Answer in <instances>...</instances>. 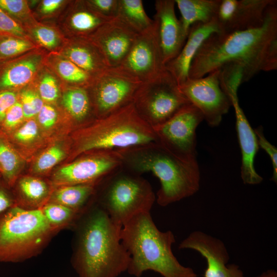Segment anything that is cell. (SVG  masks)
I'll use <instances>...</instances> for the list:
<instances>
[{"instance_id":"3","label":"cell","mask_w":277,"mask_h":277,"mask_svg":"<svg viewBox=\"0 0 277 277\" xmlns=\"http://www.w3.org/2000/svg\"><path fill=\"white\" fill-rule=\"evenodd\" d=\"M121 242L130 255L127 271L140 277L147 270L163 277H197L194 270L182 265L172 249L175 242L170 230L160 231L154 224L150 212L138 213L122 226Z\"/></svg>"},{"instance_id":"46","label":"cell","mask_w":277,"mask_h":277,"mask_svg":"<svg viewBox=\"0 0 277 277\" xmlns=\"http://www.w3.org/2000/svg\"><path fill=\"white\" fill-rule=\"evenodd\" d=\"M255 277H277V272L273 269L266 270Z\"/></svg>"},{"instance_id":"27","label":"cell","mask_w":277,"mask_h":277,"mask_svg":"<svg viewBox=\"0 0 277 277\" xmlns=\"http://www.w3.org/2000/svg\"><path fill=\"white\" fill-rule=\"evenodd\" d=\"M22 155L8 136L0 130V170L4 182L12 188L18 179L23 167Z\"/></svg>"},{"instance_id":"7","label":"cell","mask_w":277,"mask_h":277,"mask_svg":"<svg viewBox=\"0 0 277 277\" xmlns=\"http://www.w3.org/2000/svg\"><path fill=\"white\" fill-rule=\"evenodd\" d=\"M122 169L99 184L101 190L96 203L121 227L134 215L150 212L156 200L147 180L139 174Z\"/></svg>"},{"instance_id":"19","label":"cell","mask_w":277,"mask_h":277,"mask_svg":"<svg viewBox=\"0 0 277 277\" xmlns=\"http://www.w3.org/2000/svg\"><path fill=\"white\" fill-rule=\"evenodd\" d=\"M221 33L215 19L205 23H196L190 28L185 43L178 55L165 65L178 85L188 78L192 62L204 42L211 35Z\"/></svg>"},{"instance_id":"28","label":"cell","mask_w":277,"mask_h":277,"mask_svg":"<svg viewBox=\"0 0 277 277\" xmlns=\"http://www.w3.org/2000/svg\"><path fill=\"white\" fill-rule=\"evenodd\" d=\"M116 18L138 34L147 30L153 24V19L146 13L141 0H119Z\"/></svg>"},{"instance_id":"38","label":"cell","mask_w":277,"mask_h":277,"mask_svg":"<svg viewBox=\"0 0 277 277\" xmlns=\"http://www.w3.org/2000/svg\"><path fill=\"white\" fill-rule=\"evenodd\" d=\"M88 5L99 15L108 20L116 17L119 0H90Z\"/></svg>"},{"instance_id":"17","label":"cell","mask_w":277,"mask_h":277,"mask_svg":"<svg viewBox=\"0 0 277 277\" xmlns=\"http://www.w3.org/2000/svg\"><path fill=\"white\" fill-rule=\"evenodd\" d=\"M174 0H157L153 25L165 65L175 58L183 48L187 35L175 13Z\"/></svg>"},{"instance_id":"11","label":"cell","mask_w":277,"mask_h":277,"mask_svg":"<svg viewBox=\"0 0 277 277\" xmlns=\"http://www.w3.org/2000/svg\"><path fill=\"white\" fill-rule=\"evenodd\" d=\"M204 120L201 112L189 104L164 123L153 127L157 142L179 158L196 161V129Z\"/></svg>"},{"instance_id":"20","label":"cell","mask_w":277,"mask_h":277,"mask_svg":"<svg viewBox=\"0 0 277 277\" xmlns=\"http://www.w3.org/2000/svg\"><path fill=\"white\" fill-rule=\"evenodd\" d=\"M65 49V57L93 77L109 68L88 37H75Z\"/></svg>"},{"instance_id":"35","label":"cell","mask_w":277,"mask_h":277,"mask_svg":"<svg viewBox=\"0 0 277 277\" xmlns=\"http://www.w3.org/2000/svg\"><path fill=\"white\" fill-rule=\"evenodd\" d=\"M20 102H17L7 111L0 124V130L9 135L18 128L25 121Z\"/></svg>"},{"instance_id":"4","label":"cell","mask_w":277,"mask_h":277,"mask_svg":"<svg viewBox=\"0 0 277 277\" xmlns=\"http://www.w3.org/2000/svg\"><path fill=\"white\" fill-rule=\"evenodd\" d=\"M125 167L140 175L152 172L161 186L156 201L161 206L190 197L200 189V172L197 161L176 156L159 143L116 151Z\"/></svg>"},{"instance_id":"43","label":"cell","mask_w":277,"mask_h":277,"mask_svg":"<svg viewBox=\"0 0 277 277\" xmlns=\"http://www.w3.org/2000/svg\"><path fill=\"white\" fill-rule=\"evenodd\" d=\"M17 102L16 93L10 90L0 91V124L9 109Z\"/></svg>"},{"instance_id":"10","label":"cell","mask_w":277,"mask_h":277,"mask_svg":"<svg viewBox=\"0 0 277 277\" xmlns=\"http://www.w3.org/2000/svg\"><path fill=\"white\" fill-rule=\"evenodd\" d=\"M81 155L54 172L51 179L54 188L66 185H98L123 168L116 151H95Z\"/></svg>"},{"instance_id":"29","label":"cell","mask_w":277,"mask_h":277,"mask_svg":"<svg viewBox=\"0 0 277 277\" xmlns=\"http://www.w3.org/2000/svg\"><path fill=\"white\" fill-rule=\"evenodd\" d=\"M41 209L50 226L56 232L75 223L82 212L52 202L47 203Z\"/></svg>"},{"instance_id":"30","label":"cell","mask_w":277,"mask_h":277,"mask_svg":"<svg viewBox=\"0 0 277 277\" xmlns=\"http://www.w3.org/2000/svg\"><path fill=\"white\" fill-rule=\"evenodd\" d=\"M16 149L30 148L38 144L44 134L34 119L26 120L15 131L7 135Z\"/></svg>"},{"instance_id":"47","label":"cell","mask_w":277,"mask_h":277,"mask_svg":"<svg viewBox=\"0 0 277 277\" xmlns=\"http://www.w3.org/2000/svg\"><path fill=\"white\" fill-rule=\"evenodd\" d=\"M1 177H2V175H1V174H0V178H1Z\"/></svg>"},{"instance_id":"15","label":"cell","mask_w":277,"mask_h":277,"mask_svg":"<svg viewBox=\"0 0 277 277\" xmlns=\"http://www.w3.org/2000/svg\"><path fill=\"white\" fill-rule=\"evenodd\" d=\"M275 0H221L215 16L221 33L261 26L267 10Z\"/></svg>"},{"instance_id":"8","label":"cell","mask_w":277,"mask_h":277,"mask_svg":"<svg viewBox=\"0 0 277 277\" xmlns=\"http://www.w3.org/2000/svg\"><path fill=\"white\" fill-rule=\"evenodd\" d=\"M132 104L138 115L153 128L164 123L190 103L166 70L155 78L142 82Z\"/></svg>"},{"instance_id":"5","label":"cell","mask_w":277,"mask_h":277,"mask_svg":"<svg viewBox=\"0 0 277 277\" xmlns=\"http://www.w3.org/2000/svg\"><path fill=\"white\" fill-rule=\"evenodd\" d=\"M158 143L152 128L136 112L132 103L76 129L70 153L74 159L92 151H118Z\"/></svg>"},{"instance_id":"13","label":"cell","mask_w":277,"mask_h":277,"mask_svg":"<svg viewBox=\"0 0 277 277\" xmlns=\"http://www.w3.org/2000/svg\"><path fill=\"white\" fill-rule=\"evenodd\" d=\"M118 67L142 82L153 79L166 70L153 24L150 28L138 34Z\"/></svg>"},{"instance_id":"37","label":"cell","mask_w":277,"mask_h":277,"mask_svg":"<svg viewBox=\"0 0 277 277\" xmlns=\"http://www.w3.org/2000/svg\"><path fill=\"white\" fill-rule=\"evenodd\" d=\"M38 94L44 102H54L59 96V89L55 78L46 73L41 79L38 86Z\"/></svg>"},{"instance_id":"21","label":"cell","mask_w":277,"mask_h":277,"mask_svg":"<svg viewBox=\"0 0 277 277\" xmlns=\"http://www.w3.org/2000/svg\"><path fill=\"white\" fill-rule=\"evenodd\" d=\"M14 185L19 197L16 205L29 210L41 209L48 202L54 189L43 180L32 176L17 179Z\"/></svg>"},{"instance_id":"31","label":"cell","mask_w":277,"mask_h":277,"mask_svg":"<svg viewBox=\"0 0 277 277\" xmlns=\"http://www.w3.org/2000/svg\"><path fill=\"white\" fill-rule=\"evenodd\" d=\"M56 68L61 77L72 87L87 88L94 77L66 57L57 62Z\"/></svg>"},{"instance_id":"1","label":"cell","mask_w":277,"mask_h":277,"mask_svg":"<svg viewBox=\"0 0 277 277\" xmlns=\"http://www.w3.org/2000/svg\"><path fill=\"white\" fill-rule=\"evenodd\" d=\"M230 63L244 68L246 82L260 72L277 69L276 1L268 8L261 26L209 36L196 53L188 77H203Z\"/></svg>"},{"instance_id":"42","label":"cell","mask_w":277,"mask_h":277,"mask_svg":"<svg viewBox=\"0 0 277 277\" xmlns=\"http://www.w3.org/2000/svg\"><path fill=\"white\" fill-rule=\"evenodd\" d=\"M0 32L22 38L26 37L22 26L0 8Z\"/></svg>"},{"instance_id":"40","label":"cell","mask_w":277,"mask_h":277,"mask_svg":"<svg viewBox=\"0 0 277 277\" xmlns=\"http://www.w3.org/2000/svg\"><path fill=\"white\" fill-rule=\"evenodd\" d=\"M256 134L259 146L263 149L269 155L272 164L273 175L271 180L276 183L277 181V149L265 138L263 133L262 126L258 127L254 130Z\"/></svg>"},{"instance_id":"39","label":"cell","mask_w":277,"mask_h":277,"mask_svg":"<svg viewBox=\"0 0 277 277\" xmlns=\"http://www.w3.org/2000/svg\"><path fill=\"white\" fill-rule=\"evenodd\" d=\"M32 33L38 43L46 48L53 49L58 45V34L54 29L49 27L37 26L33 29Z\"/></svg>"},{"instance_id":"6","label":"cell","mask_w":277,"mask_h":277,"mask_svg":"<svg viewBox=\"0 0 277 277\" xmlns=\"http://www.w3.org/2000/svg\"><path fill=\"white\" fill-rule=\"evenodd\" d=\"M56 232L41 209L14 205L0 214V262H21L35 256Z\"/></svg>"},{"instance_id":"26","label":"cell","mask_w":277,"mask_h":277,"mask_svg":"<svg viewBox=\"0 0 277 277\" xmlns=\"http://www.w3.org/2000/svg\"><path fill=\"white\" fill-rule=\"evenodd\" d=\"M68 21L75 37H88L108 20L96 12L87 1L75 3Z\"/></svg>"},{"instance_id":"44","label":"cell","mask_w":277,"mask_h":277,"mask_svg":"<svg viewBox=\"0 0 277 277\" xmlns=\"http://www.w3.org/2000/svg\"><path fill=\"white\" fill-rule=\"evenodd\" d=\"M10 188L4 182L0 183V214L7 209L16 205L15 200L9 192Z\"/></svg>"},{"instance_id":"36","label":"cell","mask_w":277,"mask_h":277,"mask_svg":"<svg viewBox=\"0 0 277 277\" xmlns=\"http://www.w3.org/2000/svg\"><path fill=\"white\" fill-rule=\"evenodd\" d=\"M36 117V121L44 135L52 132L56 128L58 115L57 111L52 106L44 104Z\"/></svg>"},{"instance_id":"41","label":"cell","mask_w":277,"mask_h":277,"mask_svg":"<svg viewBox=\"0 0 277 277\" xmlns=\"http://www.w3.org/2000/svg\"><path fill=\"white\" fill-rule=\"evenodd\" d=\"M0 8L20 19L26 18L30 13L27 2L24 0H0Z\"/></svg>"},{"instance_id":"2","label":"cell","mask_w":277,"mask_h":277,"mask_svg":"<svg viewBox=\"0 0 277 277\" xmlns=\"http://www.w3.org/2000/svg\"><path fill=\"white\" fill-rule=\"evenodd\" d=\"M75 224L73 265L80 277H117L127 270L130 255L121 242L122 227L96 203Z\"/></svg>"},{"instance_id":"24","label":"cell","mask_w":277,"mask_h":277,"mask_svg":"<svg viewBox=\"0 0 277 277\" xmlns=\"http://www.w3.org/2000/svg\"><path fill=\"white\" fill-rule=\"evenodd\" d=\"M98 185L84 184L59 186L54 188L48 202L57 203L82 212L96 192Z\"/></svg>"},{"instance_id":"18","label":"cell","mask_w":277,"mask_h":277,"mask_svg":"<svg viewBox=\"0 0 277 277\" xmlns=\"http://www.w3.org/2000/svg\"><path fill=\"white\" fill-rule=\"evenodd\" d=\"M229 100L234 109L236 129L242 153L241 179L245 184H259L263 179L256 172L254 166L259 148L256 134L240 106L238 96H232Z\"/></svg>"},{"instance_id":"23","label":"cell","mask_w":277,"mask_h":277,"mask_svg":"<svg viewBox=\"0 0 277 277\" xmlns=\"http://www.w3.org/2000/svg\"><path fill=\"white\" fill-rule=\"evenodd\" d=\"M181 14L183 30L188 36L196 23L205 24L215 18L221 0H174Z\"/></svg>"},{"instance_id":"25","label":"cell","mask_w":277,"mask_h":277,"mask_svg":"<svg viewBox=\"0 0 277 277\" xmlns=\"http://www.w3.org/2000/svg\"><path fill=\"white\" fill-rule=\"evenodd\" d=\"M41 62L39 55H33L10 65L0 77V89L9 90L29 83L36 73Z\"/></svg>"},{"instance_id":"12","label":"cell","mask_w":277,"mask_h":277,"mask_svg":"<svg viewBox=\"0 0 277 277\" xmlns=\"http://www.w3.org/2000/svg\"><path fill=\"white\" fill-rule=\"evenodd\" d=\"M179 87L190 103L201 112L204 120L211 127L219 126L231 106L220 86L219 70L202 77H188Z\"/></svg>"},{"instance_id":"45","label":"cell","mask_w":277,"mask_h":277,"mask_svg":"<svg viewBox=\"0 0 277 277\" xmlns=\"http://www.w3.org/2000/svg\"><path fill=\"white\" fill-rule=\"evenodd\" d=\"M63 2L62 0H44L41 2L40 9L44 13H52L57 10Z\"/></svg>"},{"instance_id":"48","label":"cell","mask_w":277,"mask_h":277,"mask_svg":"<svg viewBox=\"0 0 277 277\" xmlns=\"http://www.w3.org/2000/svg\"><path fill=\"white\" fill-rule=\"evenodd\" d=\"M0 174H1V170H0Z\"/></svg>"},{"instance_id":"14","label":"cell","mask_w":277,"mask_h":277,"mask_svg":"<svg viewBox=\"0 0 277 277\" xmlns=\"http://www.w3.org/2000/svg\"><path fill=\"white\" fill-rule=\"evenodd\" d=\"M179 248L196 251L206 260L204 277H245L239 265L228 264L230 256L224 242L205 232H192L180 243Z\"/></svg>"},{"instance_id":"33","label":"cell","mask_w":277,"mask_h":277,"mask_svg":"<svg viewBox=\"0 0 277 277\" xmlns=\"http://www.w3.org/2000/svg\"><path fill=\"white\" fill-rule=\"evenodd\" d=\"M34 45L25 38L10 36L0 40V57L15 56L29 51Z\"/></svg>"},{"instance_id":"16","label":"cell","mask_w":277,"mask_h":277,"mask_svg":"<svg viewBox=\"0 0 277 277\" xmlns=\"http://www.w3.org/2000/svg\"><path fill=\"white\" fill-rule=\"evenodd\" d=\"M138 33L117 18L108 21L88 38L97 48L108 67L120 65Z\"/></svg>"},{"instance_id":"34","label":"cell","mask_w":277,"mask_h":277,"mask_svg":"<svg viewBox=\"0 0 277 277\" xmlns=\"http://www.w3.org/2000/svg\"><path fill=\"white\" fill-rule=\"evenodd\" d=\"M19 98L26 120L37 116L44 105L38 93L31 90H23Z\"/></svg>"},{"instance_id":"32","label":"cell","mask_w":277,"mask_h":277,"mask_svg":"<svg viewBox=\"0 0 277 277\" xmlns=\"http://www.w3.org/2000/svg\"><path fill=\"white\" fill-rule=\"evenodd\" d=\"M67 155L66 149L60 144L53 145L44 151L35 160L32 170L36 174L49 171Z\"/></svg>"},{"instance_id":"9","label":"cell","mask_w":277,"mask_h":277,"mask_svg":"<svg viewBox=\"0 0 277 277\" xmlns=\"http://www.w3.org/2000/svg\"><path fill=\"white\" fill-rule=\"evenodd\" d=\"M142 82L119 67H109L95 76L87 88L96 118L132 103Z\"/></svg>"},{"instance_id":"22","label":"cell","mask_w":277,"mask_h":277,"mask_svg":"<svg viewBox=\"0 0 277 277\" xmlns=\"http://www.w3.org/2000/svg\"><path fill=\"white\" fill-rule=\"evenodd\" d=\"M62 103L76 129L96 119L87 88L72 86L65 91Z\"/></svg>"}]
</instances>
